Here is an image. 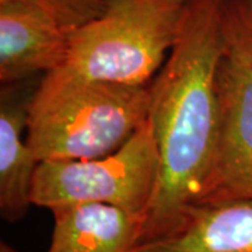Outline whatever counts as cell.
<instances>
[{"label":"cell","instance_id":"1","mask_svg":"<svg viewBox=\"0 0 252 252\" xmlns=\"http://www.w3.org/2000/svg\"><path fill=\"white\" fill-rule=\"evenodd\" d=\"M224 0H187L180 32L150 83L149 121L160 157V180L140 241L170 230L195 203L216 146L217 69L223 51Z\"/></svg>","mask_w":252,"mask_h":252},{"label":"cell","instance_id":"2","mask_svg":"<svg viewBox=\"0 0 252 252\" xmlns=\"http://www.w3.org/2000/svg\"><path fill=\"white\" fill-rule=\"evenodd\" d=\"M150 84L126 86L44 74L28 108L27 142L42 161L117 152L149 117Z\"/></svg>","mask_w":252,"mask_h":252},{"label":"cell","instance_id":"3","mask_svg":"<svg viewBox=\"0 0 252 252\" xmlns=\"http://www.w3.org/2000/svg\"><path fill=\"white\" fill-rule=\"evenodd\" d=\"M187 0H107L99 17L74 30L62 77L149 86L180 32Z\"/></svg>","mask_w":252,"mask_h":252},{"label":"cell","instance_id":"4","mask_svg":"<svg viewBox=\"0 0 252 252\" xmlns=\"http://www.w3.org/2000/svg\"><path fill=\"white\" fill-rule=\"evenodd\" d=\"M158 180L160 157L147 118L114 153L87 160L39 162L32 182V203L51 212L79 203L111 205L144 224Z\"/></svg>","mask_w":252,"mask_h":252},{"label":"cell","instance_id":"5","mask_svg":"<svg viewBox=\"0 0 252 252\" xmlns=\"http://www.w3.org/2000/svg\"><path fill=\"white\" fill-rule=\"evenodd\" d=\"M217 95L216 146L193 205L252 202V38L231 0L223 10Z\"/></svg>","mask_w":252,"mask_h":252},{"label":"cell","instance_id":"6","mask_svg":"<svg viewBox=\"0 0 252 252\" xmlns=\"http://www.w3.org/2000/svg\"><path fill=\"white\" fill-rule=\"evenodd\" d=\"M72 32L31 3L0 0L1 84L20 83L62 66Z\"/></svg>","mask_w":252,"mask_h":252},{"label":"cell","instance_id":"7","mask_svg":"<svg viewBox=\"0 0 252 252\" xmlns=\"http://www.w3.org/2000/svg\"><path fill=\"white\" fill-rule=\"evenodd\" d=\"M130 252H252V202L187 206L167 233Z\"/></svg>","mask_w":252,"mask_h":252},{"label":"cell","instance_id":"8","mask_svg":"<svg viewBox=\"0 0 252 252\" xmlns=\"http://www.w3.org/2000/svg\"><path fill=\"white\" fill-rule=\"evenodd\" d=\"M18 83L3 84L0 97V216L16 223L32 206V182L39 160L23 139L27 130L32 94H23Z\"/></svg>","mask_w":252,"mask_h":252},{"label":"cell","instance_id":"9","mask_svg":"<svg viewBox=\"0 0 252 252\" xmlns=\"http://www.w3.org/2000/svg\"><path fill=\"white\" fill-rule=\"evenodd\" d=\"M46 252H130L140 241L143 223L127 212L102 203L55 209Z\"/></svg>","mask_w":252,"mask_h":252},{"label":"cell","instance_id":"10","mask_svg":"<svg viewBox=\"0 0 252 252\" xmlns=\"http://www.w3.org/2000/svg\"><path fill=\"white\" fill-rule=\"evenodd\" d=\"M46 11L64 28L74 31L99 17L107 0H23Z\"/></svg>","mask_w":252,"mask_h":252},{"label":"cell","instance_id":"11","mask_svg":"<svg viewBox=\"0 0 252 252\" xmlns=\"http://www.w3.org/2000/svg\"><path fill=\"white\" fill-rule=\"evenodd\" d=\"M252 38V0H231Z\"/></svg>","mask_w":252,"mask_h":252},{"label":"cell","instance_id":"12","mask_svg":"<svg viewBox=\"0 0 252 252\" xmlns=\"http://www.w3.org/2000/svg\"><path fill=\"white\" fill-rule=\"evenodd\" d=\"M0 252H20V251H17L16 248H13L11 245L6 244L4 241H1V243H0Z\"/></svg>","mask_w":252,"mask_h":252}]
</instances>
